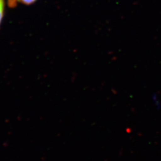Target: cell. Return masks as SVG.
<instances>
[{
	"label": "cell",
	"instance_id": "6da1fadb",
	"mask_svg": "<svg viewBox=\"0 0 161 161\" xmlns=\"http://www.w3.org/2000/svg\"><path fill=\"white\" fill-rule=\"evenodd\" d=\"M36 1V0H9V5L14 7L16 3H20L25 5H31Z\"/></svg>",
	"mask_w": 161,
	"mask_h": 161
},
{
	"label": "cell",
	"instance_id": "7a4b0ae2",
	"mask_svg": "<svg viewBox=\"0 0 161 161\" xmlns=\"http://www.w3.org/2000/svg\"><path fill=\"white\" fill-rule=\"evenodd\" d=\"M4 8H5V2L4 0H0V25L2 22L3 19L4 14Z\"/></svg>",
	"mask_w": 161,
	"mask_h": 161
}]
</instances>
